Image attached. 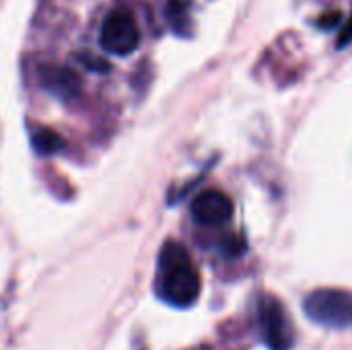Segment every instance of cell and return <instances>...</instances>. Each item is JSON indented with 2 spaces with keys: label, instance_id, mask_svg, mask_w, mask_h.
<instances>
[{
  "label": "cell",
  "instance_id": "6da1fadb",
  "mask_svg": "<svg viewBox=\"0 0 352 350\" xmlns=\"http://www.w3.org/2000/svg\"><path fill=\"white\" fill-rule=\"evenodd\" d=\"M161 293L167 303L175 307H190L196 303L202 283L198 270L192 266L190 254L182 243L169 241L161 250Z\"/></svg>",
  "mask_w": 352,
  "mask_h": 350
},
{
  "label": "cell",
  "instance_id": "7a4b0ae2",
  "mask_svg": "<svg viewBox=\"0 0 352 350\" xmlns=\"http://www.w3.org/2000/svg\"><path fill=\"white\" fill-rule=\"evenodd\" d=\"M307 318L326 328H351L352 291L344 289H318L303 301Z\"/></svg>",
  "mask_w": 352,
  "mask_h": 350
},
{
  "label": "cell",
  "instance_id": "3957f363",
  "mask_svg": "<svg viewBox=\"0 0 352 350\" xmlns=\"http://www.w3.org/2000/svg\"><path fill=\"white\" fill-rule=\"evenodd\" d=\"M101 45L113 56H128L140 45V31L132 14L113 10L101 25Z\"/></svg>",
  "mask_w": 352,
  "mask_h": 350
},
{
  "label": "cell",
  "instance_id": "277c9868",
  "mask_svg": "<svg viewBox=\"0 0 352 350\" xmlns=\"http://www.w3.org/2000/svg\"><path fill=\"white\" fill-rule=\"evenodd\" d=\"M258 320H260V330L262 336L270 350H291L293 349V326L291 320L280 305L278 299L274 297H264L260 301L258 309Z\"/></svg>",
  "mask_w": 352,
  "mask_h": 350
},
{
  "label": "cell",
  "instance_id": "5b68a950",
  "mask_svg": "<svg viewBox=\"0 0 352 350\" xmlns=\"http://www.w3.org/2000/svg\"><path fill=\"white\" fill-rule=\"evenodd\" d=\"M192 215L200 225L219 227L231 221L233 217V202L227 194L219 190H206L198 194L192 202Z\"/></svg>",
  "mask_w": 352,
  "mask_h": 350
},
{
  "label": "cell",
  "instance_id": "8992f818",
  "mask_svg": "<svg viewBox=\"0 0 352 350\" xmlns=\"http://www.w3.org/2000/svg\"><path fill=\"white\" fill-rule=\"evenodd\" d=\"M62 138L50 128H39L33 134V146L37 149L39 155H54L62 149Z\"/></svg>",
  "mask_w": 352,
  "mask_h": 350
},
{
  "label": "cell",
  "instance_id": "52a82bcc",
  "mask_svg": "<svg viewBox=\"0 0 352 350\" xmlns=\"http://www.w3.org/2000/svg\"><path fill=\"white\" fill-rule=\"evenodd\" d=\"M351 41H352V14H351V19L344 23V27H342V31H340V35H338L336 45H338V47H346Z\"/></svg>",
  "mask_w": 352,
  "mask_h": 350
},
{
  "label": "cell",
  "instance_id": "ba28073f",
  "mask_svg": "<svg viewBox=\"0 0 352 350\" xmlns=\"http://www.w3.org/2000/svg\"><path fill=\"white\" fill-rule=\"evenodd\" d=\"M223 250H225V254H229V256H237V254L243 252V243H241V239H237V237H229V239L223 243Z\"/></svg>",
  "mask_w": 352,
  "mask_h": 350
},
{
  "label": "cell",
  "instance_id": "9c48e42d",
  "mask_svg": "<svg viewBox=\"0 0 352 350\" xmlns=\"http://www.w3.org/2000/svg\"><path fill=\"white\" fill-rule=\"evenodd\" d=\"M338 21H340V12H332V14H326V17L320 21V25H324V27H334V25H338Z\"/></svg>",
  "mask_w": 352,
  "mask_h": 350
}]
</instances>
